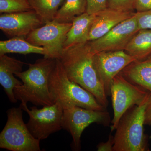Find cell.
Returning a JSON list of instances; mask_svg holds the SVG:
<instances>
[{"label": "cell", "mask_w": 151, "mask_h": 151, "mask_svg": "<svg viewBox=\"0 0 151 151\" xmlns=\"http://www.w3.org/2000/svg\"><path fill=\"white\" fill-rule=\"evenodd\" d=\"M65 0H29L44 24L54 20L58 10Z\"/></svg>", "instance_id": "d6986e66"}, {"label": "cell", "mask_w": 151, "mask_h": 151, "mask_svg": "<svg viewBox=\"0 0 151 151\" xmlns=\"http://www.w3.org/2000/svg\"><path fill=\"white\" fill-rule=\"evenodd\" d=\"M86 12L89 14H96L108 8V0H86Z\"/></svg>", "instance_id": "cb8c5ba5"}, {"label": "cell", "mask_w": 151, "mask_h": 151, "mask_svg": "<svg viewBox=\"0 0 151 151\" xmlns=\"http://www.w3.org/2000/svg\"><path fill=\"white\" fill-rule=\"evenodd\" d=\"M95 14L85 12L73 19L72 26L67 33L63 43V50L89 42V32Z\"/></svg>", "instance_id": "9a60e30c"}, {"label": "cell", "mask_w": 151, "mask_h": 151, "mask_svg": "<svg viewBox=\"0 0 151 151\" xmlns=\"http://www.w3.org/2000/svg\"><path fill=\"white\" fill-rule=\"evenodd\" d=\"M93 53L88 42L64 50L60 58L68 78L93 94L107 109V94L95 69Z\"/></svg>", "instance_id": "6da1fadb"}, {"label": "cell", "mask_w": 151, "mask_h": 151, "mask_svg": "<svg viewBox=\"0 0 151 151\" xmlns=\"http://www.w3.org/2000/svg\"><path fill=\"white\" fill-rule=\"evenodd\" d=\"M150 94L149 91L127 81L120 73L116 76L111 88L114 113L111 122V132L116 130L120 119L129 108L140 105Z\"/></svg>", "instance_id": "52a82bcc"}, {"label": "cell", "mask_w": 151, "mask_h": 151, "mask_svg": "<svg viewBox=\"0 0 151 151\" xmlns=\"http://www.w3.org/2000/svg\"><path fill=\"white\" fill-rule=\"evenodd\" d=\"M10 53L24 55L36 53L49 58L48 52L45 49L34 45L27 41L25 38L19 37L0 41V55Z\"/></svg>", "instance_id": "e0dca14e"}, {"label": "cell", "mask_w": 151, "mask_h": 151, "mask_svg": "<svg viewBox=\"0 0 151 151\" xmlns=\"http://www.w3.org/2000/svg\"><path fill=\"white\" fill-rule=\"evenodd\" d=\"M24 64V63L6 54L0 55V84L12 103H17L18 101L15 97L14 89L23 84L14 75L22 71Z\"/></svg>", "instance_id": "5bb4252c"}, {"label": "cell", "mask_w": 151, "mask_h": 151, "mask_svg": "<svg viewBox=\"0 0 151 151\" xmlns=\"http://www.w3.org/2000/svg\"><path fill=\"white\" fill-rule=\"evenodd\" d=\"M139 30L134 14L132 17L113 27L105 35L88 42V43L94 53L124 50L132 38Z\"/></svg>", "instance_id": "8fae6325"}, {"label": "cell", "mask_w": 151, "mask_h": 151, "mask_svg": "<svg viewBox=\"0 0 151 151\" xmlns=\"http://www.w3.org/2000/svg\"><path fill=\"white\" fill-rule=\"evenodd\" d=\"M22 109L7 111V121L0 134V148L12 151H40V140L31 134L23 119Z\"/></svg>", "instance_id": "5b68a950"}, {"label": "cell", "mask_w": 151, "mask_h": 151, "mask_svg": "<svg viewBox=\"0 0 151 151\" xmlns=\"http://www.w3.org/2000/svg\"><path fill=\"white\" fill-rule=\"evenodd\" d=\"M72 22H60L53 20L34 30L26 40L34 45L45 49L49 58L59 59L63 51L66 35Z\"/></svg>", "instance_id": "9c48e42d"}, {"label": "cell", "mask_w": 151, "mask_h": 151, "mask_svg": "<svg viewBox=\"0 0 151 151\" xmlns=\"http://www.w3.org/2000/svg\"><path fill=\"white\" fill-rule=\"evenodd\" d=\"M124 51L136 60L148 57L151 55V30H139L132 38Z\"/></svg>", "instance_id": "ac0fdd59"}, {"label": "cell", "mask_w": 151, "mask_h": 151, "mask_svg": "<svg viewBox=\"0 0 151 151\" xmlns=\"http://www.w3.org/2000/svg\"><path fill=\"white\" fill-rule=\"evenodd\" d=\"M135 0H108V8L122 12H133Z\"/></svg>", "instance_id": "7402d4cb"}, {"label": "cell", "mask_w": 151, "mask_h": 151, "mask_svg": "<svg viewBox=\"0 0 151 151\" xmlns=\"http://www.w3.org/2000/svg\"><path fill=\"white\" fill-rule=\"evenodd\" d=\"M62 108V129L70 133L73 138L71 147L76 151L81 150V137L86 127L93 123L108 127L111 122L107 110L96 111L73 105Z\"/></svg>", "instance_id": "8992f818"}, {"label": "cell", "mask_w": 151, "mask_h": 151, "mask_svg": "<svg viewBox=\"0 0 151 151\" xmlns=\"http://www.w3.org/2000/svg\"><path fill=\"white\" fill-rule=\"evenodd\" d=\"M127 81L151 93V55L130 63L120 73Z\"/></svg>", "instance_id": "2e32d148"}, {"label": "cell", "mask_w": 151, "mask_h": 151, "mask_svg": "<svg viewBox=\"0 0 151 151\" xmlns=\"http://www.w3.org/2000/svg\"><path fill=\"white\" fill-rule=\"evenodd\" d=\"M135 10L142 12L151 10V0H135Z\"/></svg>", "instance_id": "484cf974"}, {"label": "cell", "mask_w": 151, "mask_h": 151, "mask_svg": "<svg viewBox=\"0 0 151 151\" xmlns=\"http://www.w3.org/2000/svg\"><path fill=\"white\" fill-rule=\"evenodd\" d=\"M55 61L56 59L44 57L29 64L27 70L16 73L15 75L23 83L14 89L16 99L36 106H49L55 103L49 90L48 81Z\"/></svg>", "instance_id": "7a4b0ae2"}, {"label": "cell", "mask_w": 151, "mask_h": 151, "mask_svg": "<svg viewBox=\"0 0 151 151\" xmlns=\"http://www.w3.org/2000/svg\"><path fill=\"white\" fill-rule=\"evenodd\" d=\"M20 107L29 116L27 126L37 139H45L51 134L62 129L63 109L58 101L53 105L43 106L41 109L36 106L28 109L27 103L24 102H21Z\"/></svg>", "instance_id": "ba28073f"}, {"label": "cell", "mask_w": 151, "mask_h": 151, "mask_svg": "<svg viewBox=\"0 0 151 151\" xmlns=\"http://www.w3.org/2000/svg\"><path fill=\"white\" fill-rule=\"evenodd\" d=\"M48 87L55 103L62 107L73 105L90 110L105 111L93 94L68 78L60 60L56 59L49 78Z\"/></svg>", "instance_id": "3957f363"}, {"label": "cell", "mask_w": 151, "mask_h": 151, "mask_svg": "<svg viewBox=\"0 0 151 151\" xmlns=\"http://www.w3.org/2000/svg\"><path fill=\"white\" fill-rule=\"evenodd\" d=\"M136 60L124 50L94 53V66L107 96L111 95V88L114 78L127 65Z\"/></svg>", "instance_id": "30bf717a"}, {"label": "cell", "mask_w": 151, "mask_h": 151, "mask_svg": "<svg viewBox=\"0 0 151 151\" xmlns=\"http://www.w3.org/2000/svg\"><path fill=\"white\" fill-rule=\"evenodd\" d=\"M139 29L151 30V10L135 13Z\"/></svg>", "instance_id": "603a6c76"}, {"label": "cell", "mask_w": 151, "mask_h": 151, "mask_svg": "<svg viewBox=\"0 0 151 151\" xmlns=\"http://www.w3.org/2000/svg\"><path fill=\"white\" fill-rule=\"evenodd\" d=\"M134 12H122L107 8L95 14L89 32V41L105 35L111 29L134 15Z\"/></svg>", "instance_id": "4fadbf2b"}, {"label": "cell", "mask_w": 151, "mask_h": 151, "mask_svg": "<svg viewBox=\"0 0 151 151\" xmlns=\"http://www.w3.org/2000/svg\"><path fill=\"white\" fill-rule=\"evenodd\" d=\"M145 124L151 126V93L148 99L145 111Z\"/></svg>", "instance_id": "4316f807"}, {"label": "cell", "mask_w": 151, "mask_h": 151, "mask_svg": "<svg viewBox=\"0 0 151 151\" xmlns=\"http://www.w3.org/2000/svg\"><path fill=\"white\" fill-rule=\"evenodd\" d=\"M150 139H151V136H150Z\"/></svg>", "instance_id": "83f0119b"}, {"label": "cell", "mask_w": 151, "mask_h": 151, "mask_svg": "<svg viewBox=\"0 0 151 151\" xmlns=\"http://www.w3.org/2000/svg\"><path fill=\"white\" fill-rule=\"evenodd\" d=\"M86 0H65L54 20L60 22H72L76 17L86 12Z\"/></svg>", "instance_id": "ffe728a7"}, {"label": "cell", "mask_w": 151, "mask_h": 151, "mask_svg": "<svg viewBox=\"0 0 151 151\" xmlns=\"http://www.w3.org/2000/svg\"><path fill=\"white\" fill-rule=\"evenodd\" d=\"M33 10L29 0H0V13H13Z\"/></svg>", "instance_id": "44dd1931"}, {"label": "cell", "mask_w": 151, "mask_h": 151, "mask_svg": "<svg viewBox=\"0 0 151 151\" xmlns=\"http://www.w3.org/2000/svg\"><path fill=\"white\" fill-rule=\"evenodd\" d=\"M114 145V136L111 134L109 135L108 141L105 142L99 143L97 145L98 151H113Z\"/></svg>", "instance_id": "d4e9b609"}, {"label": "cell", "mask_w": 151, "mask_h": 151, "mask_svg": "<svg viewBox=\"0 0 151 151\" xmlns=\"http://www.w3.org/2000/svg\"><path fill=\"white\" fill-rule=\"evenodd\" d=\"M149 97L140 105L129 108L122 116L114 136L113 151L150 150L148 136L144 132L145 111Z\"/></svg>", "instance_id": "277c9868"}, {"label": "cell", "mask_w": 151, "mask_h": 151, "mask_svg": "<svg viewBox=\"0 0 151 151\" xmlns=\"http://www.w3.org/2000/svg\"><path fill=\"white\" fill-rule=\"evenodd\" d=\"M44 24L34 10L2 14L0 16V29L11 38L19 37L26 38L34 30Z\"/></svg>", "instance_id": "7c38bea8"}]
</instances>
